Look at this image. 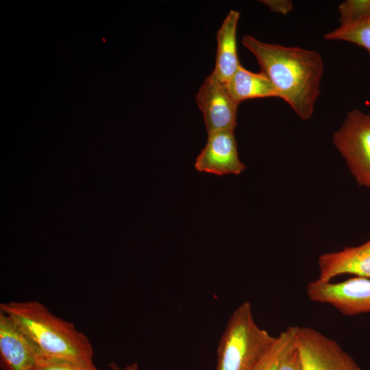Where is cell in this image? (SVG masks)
I'll return each instance as SVG.
<instances>
[{
    "instance_id": "obj_15",
    "label": "cell",
    "mask_w": 370,
    "mask_h": 370,
    "mask_svg": "<svg viewBox=\"0 0 370 370\" xmlns=\"http://www.w3.org/2000/svg\"><path fill=\"white\" fill-rule=\"evenodd\" d=\"M341 24L352 23L370 18V0H348L338 7Z\"/></svg>"
},
{
    "instance_id": "obj_4",
    "label": "cell",
    "mask_w": 370,
    "mask_h": 370,
    "mask_svg": "<svg viewBox=\"0 0 370 370\" xmlns=\"http://www.w3.org/2000/svg\"><path fill=\"white\" fill-rule=\"evenodd\" d=\"M332 141L358 184L365 186L370 178V114L348 112Z\"/></svg>"
},
{
    "instance_id": "obj_1",
    "label": "cell",
    "mask_w": 370,
    "mask_h": 370,
    "mask_svg": "<svg viewBox=\"0 0 370 370\" xmlns=\"http://www.w3.org/2000/svg\"><path fill=\"white\" fill-rule=\"evenodd\" d=\"M243 45L256 57L264 74L303 120L309 119L319 95L323 72L321 56L299 47H287L245 36Z\"/></svg>"
},
{
    "instance_id": "obj_20",
    "label": "cell",
    "mask_w": 370,
    "mask_h": 370,
    "mask_svg": "<svg viewBox=\"0 0 370 370\" xmlns=\"http://www.w3.org/2000/svg\"><path fill=\"white\" fill-rule=\"evenodd\" d=\"M366 187H368L370 188V178L369 179V180L367 182V183L365 184V186Z\"/></svg>"
},
{
    "instance_id": "obj_3",
    "label": "cell",
    "mask_w": 370,
    "mask_h": 370,
    "mask_svg": "<svg viewBox=\"0 0 370 370\" xmlns=\"http://www.w3.org/2000/svg\"><path fill=\"white\" fill-rule=\"evenodd\" d=\"M275 338L256 323L251 304L243 302L232 313L219 340L216 370H254Z\"/></svg>"
},
{
    "instance_id": "obj_6",
    "label": "cell",
    "mask_w": 370,
    "mask_h": 370,
    "mask_svg": "<svg viewBox=\"0 0 370 370\" xmlns=\"http://www.w3.org/2000/svg\"><path fill=\"white\" fill-rule=\"evenodd\" d=\"M306 293L311 301L330 305L346 316L370 312L368 278L354 276L338 282L316 279L308 284Z\"/></svg>"
},
{
    "instance_id": "obj_16",
    "label": "cell",
    "mask_w": 370,
    "mask_h": 370,
    "mask_svg": "<svg viewBox=\"0 0 370 370\" xmlns=\"http://www.w3.org/2000/svg\"><path fill=\"white\" fill-rule=\"evenodd\" d=\"M32 370H99L95 364H85L38 354Z\"/></svg>"
},
{
    "instance_id": "obj_14",
    "label": "cell",
    "mask_w": 370,
    "mask_h": 370,
    "mask_svg": "<svg viewBox=\"0 0 370 370\" xmlns=\"http://www.w3.org/2000/svg\"><path fill=\"white\" fill-rule=\"evenodd\" d=\"M324 38L352 42L370 53V20L341 24L338 28L326 34Z\"/></svg>"
},
{
    "instance_id": "obj_21",
    "label": "cell",
    "mask_w": 370,
    "mask_h": 370,
    "mask_svg": "<svg viewBox=\"0 0 370 370\" xmlns=\"http://www.w3.org/2000/svg\"><path fill=\"white\" fill-rule=\"evenodd\" d=\"M369 20H370V18H369Z\"/></svg>"
},
{
    "instance_id": "obj_10",
    "label": "cell",
    "mask_w": 370,
    "mask_h": 370,
    "mask_svg": "<svg viewBox=\"0 0 370 370\" xmlns=\"http://www.w3.org/2000/svg\"><path fill=\"white\" fill-rule=\"evenodd\" d=\"M32 343L0 310V368L1 370H32L37 357Z\"/></svg>"
},
{
    "instance_id": "obj_7",
    "label": "cell",
    "mask_w": 370,
    "mask_h": 370,
    "mask_svg": "<svg viewBox=\"0 0 370 370\" xmlns=\"http://www.w3.org/2000/svg\"><path fill=\"white\" fill-rule=\"evenodd\" d=\"M196 102L203 114L208 134L221 130H234L239 104L234 101L225 84L213 71L200 86Z\"/></svg>"
},
{
    "instance_id": "obj_2",
    "label": "cell",
    "mask_w": 370,
    "mask_h": 370,
    "mask_svg": "<svg viewBox=\"0 0 370 370\" xmlns=\"http://www.w3.org/2000/svg\"><path fill=\"white\" fill-rule=\"evenodd\" d=\"M4 312L32 343L38 354L85 364H94L89 338L72 322L53 314L38 301L0 304Z\"/></svg>"
},
{
    "instance_id": "obj_17",
    "label": "cell",
    "mask_w": 370,
    "mask_h": 370,
    "mask_svg": "<svg viewBox=\"0 0 370 370\" xmlns=\"http://www.w3.org/2000/svg\"><path fill=\"white\" fill-rule=\"evenodd\" d=\"M278 370H302L300 358L295 345L284 358Z\"/></svg>"
},
{
    "instance_id": "obj_8",
    "label": "cell",
    "mask_w": 370,
    "mask_h": 370,
    "mask_svg": "<svg viewBox=\"0 0 370 370\" xmlns=\"http://www.w3.org/2000/svg\"><path fill=\"white\" fill-rule=\"evenodd\" d=\"M234 130H221L208 134L206 145L197 156L195 169L218 176L239 175L246 165L239 159Z\"/></svg>"
},
{
    "instance_id": "obj_13",
    "label": "cell",
    "mask_w": 370,
    "mask_h": 370,
    "mask_svg": "<svg viewBox=\"0 0 370 370\" xmlns=\"http://www.w3.org/2000/svg\"><path fill=\"white\" fill-rule=\"evenodd\" d=\"M295 335L296 326L280 332L254 370H278L284 358L295 347Z\"/></svg>"
},
{
    "instance_id": "obj_5",
    "label": "cell",
    "mask_w": 370,
    "mask_h": 370,
    "mask_svg": "<svg viewBox=\"0 0 370 370\" xmlns=\"http://www.w3.org/2000/svg\"><path fill=\"white\" fill-rule=\"evenodd\" d=\"M295 347L302 370H362L336 341L314 328L296 326Z\"/></svg>"
},
{
    "instance_id": "obj_12",
    "label": "cell",
    "mask_w": 370,
    "mask_h": 370,
    "mask_svg": "<svg viewBox=\"0 0 370 370\" xmlns=\"http://www.w3.org/2000/svg\"><path fill=\"white\" fill-rule=\"evenodd\" d=\"M225 86L238 104L249 99L278 97L274 86L264 74L253 73L241 65Z\"/></svg>"
},
{
    "instance_id": "obj_19",
    "label": "cell",
    "mask_w": 370,
    "mask_h": 370,
    "mask_svg": "<svg viewBox=\"0 0 370 370\" xmlns=\"http://www.w3.org/2000/svg\"><path fill=\"white\" fill-rule=\"evenodd\" d=\"M109 367L110 370H139V365L136 362L127 364L123 367H121L116 363L112 362L109 364Z\"/></svg>"
},
{
    "instance_id": "obj_18",
    "label": "cell",
    "mask_w": 370,
    "mask_h": 370,
    "mask_svg": "<svg viewBox=\"0 0 370 370\" xmlns=\"http://www.w3.org/2000/svg\"><path fill=\"white\" fill-rule=\"evenodd\" d=\"M261 2L265 4L271 11L286 14L293 8L292 2L283 0H263Z\"/></svg>"
},
{
    "instance_id": "obj_9",
    "label": "cell",
    "mask_w": 370,
    "mask_h": 370,
    "mask_svg": "<svg viewBox=\"0 0 370 370\" xmlns=\"http://www.w3.org/2000/svg\"><path fill=\"white\" fill-rule=\"evenodd\" d=\"M318 266L321 281H332L342 275L370 279V239L358 246L323 254Z\"/></svg>"
},
{
    "instance_id": "obj_11",
    "label": "cell",
    "mask_w": 370,
    "mask_h": 370,
    "mask_svg": "<svg viewBox=\"0 0 370 370\" xmlns=\"http://www.w3.org/2000/svg\"><path fill=\"white\" fill-rule=\"evenodd\" d=\"M239 17L238 11L230 10L217 33V48L213 72L225 84L241 66L236 49V29Z\"/></svg>"
}]
</instances>
